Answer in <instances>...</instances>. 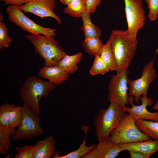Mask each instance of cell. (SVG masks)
Masks as SVG:
<instances>
[{
  "mask_svg": "<svg viewBox=\"0 0 158 158\" xmlns=\"http://www.w3.org/2000/svg\"><path fill=\"white\" fill-rule=\"evenodd\" d=\"M108 40L115 59L117 73L128 69L137 49V38L127 30H114Z\"/></svg>",
  "mask_w": 158,
  "mask_h": 158,
  "instance_id": "cell-1",
  "label": "cell"
},
{
  "mask_svg": "<svg viewBox=\"0 0 158 158\" xmlns=\"http://www.w3.org/2000/svg\"><path fill=\"white\" fill-rule=\"evenodd\" d=\"M56 85L37 76H30L25 81L20 91V97L24 104L39 116L40 100L47 97L55 89Z\"/></svg>",
  "mask_w": 158,
  "mask_h": 158,
  "instance_id": "cell-2",
  "label": "cell"
},
{
  "mask_svg": "<svg viewBox=\"0 0 158 158\" xmlns=\"http://www.w3.org/2000/svg\"><path fill=\"white\" fill-rule=\"evenodd\" d=\"M54 36L30 34L24 36L33 44L35 53L44 59V66L58 65L67 54L55 39Z\"/></svg>",
  "mask_w": 158,
  "mask_h": 158,
  "instance_id": "cell-3",
  "label": "cell"
},
{
  "mask_svg": "<svg viewBox=\"0 0 158 158\" xmlns=\"http://www.w3.org/2000/svg\"><path fill=\"white\" fill-rule=\"evenodd\" d=\"M126 113L123 108L113 102L107 109L99 110L94 120L98 141L109 140L111 132L120 123Z\"/></svg>",
  "mask_w": 158,
  "mask_h": 158,
  "instance_id": "cell-4",
  "label": "cell"
},
{
  "mask_svg": "<svg viewBox=\"0 0 158 158\" xmlns=\"http://www.w3.org/2000/svg\"><path fill=\"white\" fill-rule=\"evenodd\" d=\"M135 121L130 115L126 114L120 123L111 132L110 141L118 145L151 139L138 129Z\"/></svg>",
  "mask_w": 158,
  "mask_h": 158,
  "instance_id": "cell-5",
  "label": "cell"
},
{
  "mask_svg": "<svg viewBox=\"0 0 158 158\" xmlns=\"http://www.w3.org/2000/svg\"><path fill=\"white\" fill-rule=\"evenodd\" d=\"M22 116L18 129L12 139L14 141L30 140L41 135L44 132L40 124V117L24 103L22 107Z\"/></svg>",
  "mask_w": 158,
  "mask_h": 158,
  "instance_id": "cell-6",
  "label": "cell"
},
{
  "mask_svg": "<svg viewBox=\"0 0 158 158\" xmlns=\"http://www.w3.org/2000/svg\"><path fill=\"white\" fill-rule=\"evenodd\" d=\"M6 12L9 20L22 30L32 34H40L47 37L55 35L56 30L41 26L26 16L20 6L9 5Z\"/></svg>",
  "mask_w": 158,
  "mask_h": 158,
  "instance_id": "cell-7",
  "label": "cell"
},
{
  "mask_svg": "<svg viewBox=\"0 0 158 158\" xmlns=\"http://www.w3.org/2000/svg\"><path fill=\"white\" fill-rule=\"evenodd\" d=\"M129 73L128 69L117 73L111 76L108 86L109 102L116 103L123 109L126 105L130 104L131 97L128 94Z\"/></svg>",
  "mask_w": 158,
  "mask_h": 158,
  "instance_id": "cell-8",
  "label": "cell"
},
{
  "mask_svg": "<svg viewBox=\"0 0 158 158\" xmlns=\"http://www.w3.org/2000/svg\"><path fill=\"white\" fill-rule=\"evenodd\" d=\"M158 51V49L151 61L144 66L140 78L134 80L128 79V84L129 86L128 90V95L133 97L134 100L138 104H139L140 97L141 96L147 95L150 85L157 77L156 70L154 67V63L156 55Z\"/></svg>",
  "mask_w": 158,
  "mask_h": 158,
  "instance_id": "cell-9",
  "label": "cell"
},
{
  "mask_svg": "<svg viewBox=\"0 0 158 158\" xmlns=\"http://www.w3.org/2000/svg\"><path fill=\"white\" fill-rule=\"evenodd\" d=\"M128 25L127 30L133 37L137 38L139 31L144 26L145 13L141 0H124Z\"/></svg>",
  "mask_w": 158,
  "mask_h": 158,
  "instance_id": "cell-10",
  "label": "cell"
},
{
  "mask_svg": "<svg viewBox=\"0 0 158 158\" xmlns=\"http://www.w3.org/2000/svg\"><path fill=\"white\" fill-rule=\"evenodd\" d=\"M56 0H31L20 6L24 12L30 13L43 19L51 17L59 24L62 21L60 18L54 12Z\"/></svg>",
  "mask_w": 158,
  "mask_h": 158,
  "instance_id": "cell-11",
  "label": "cell"
},
{
  "mask_svg": "<svg viewBox=\"0 0 158 158\" xmlns=\"http://www.w3.org/2000/svg\"><path fill=\"white\" fill-rule=\"evenodd\" d=\"M130 96V104L131 107L125 106L124 109L126 112L130 115L135 121L143 119L158 121V112H150L147 109V106L152 105L153 101L151 98L147 97V95L141 96L139 100L141 101V104L135 105L133 103L134 97Z\"/></svg>",
  "mask_w": 158,
  "mask_h": 158,
  "instance_id": "cell-12",
  "label": "cell"
},
{
  "mask_svg": "<svg viewBox=\"0 0 158 158\" xmlns=\"http://www.w3.org/2000/svg\"><path fill=\"white\" fill-rule=\"evenodd\" d=\"M123 150L118 145L109 140H100L96 147L83 158H115Z\"/></svg>",
  "mask_w": 158,
  "mask_h": 158,
  "instance_id": "cell-13",
  "label": "cell"
},
{
  "mask_svg": "<svg viewBox=\"0 0 158 158\" xmlns=\"http://www.w3.org/2000/svg\"><path fill=\"white\" fill-rule=\"evenodd\" d=\"M55 140L54 137L49 135L40 140L34 145L33 158H51L55 152Z\"/></svg>",
  "mask_w": 158,
  "mask_h": 158,
  "instance_id": "cell-14",
  "label": "cell"
},
{
  "mask_svg": "<svg viewBox=\"0 0 158 158\" xmlns=\"http://www.w3.org/2000/svg\"><path fill=\"white\" fill-rule=\"evenodd\" d=\"M38 74L56 85H60L68 78V74L58 65L44 66L39 69Z\"/></svg>",
  "mask_w": 158,
  "mask_h": 158,
  "instance_id": "cell-15",
  "label": "cell"
},
{
  "mask_svg": "<svg viewBox=\"0 0 158 158\" xmlns=\"http://www.w3.org/2000/svg\"><path fill=\"white\" fill-rule=\"evenodd\" d=\"M124 150H134L152 155L158 152V140L152 139L118 145Z\"/></svg>",
  "mask_w": 158,
  "mask_h": 158,
  "instance_id": "cell-16",
  "label": "cell"
},
{
  "mask_svg": "<svg viewBox=\"0 0 158 158\" xmlns=\"http://www.w3.org/2000/svg\"><path fill=\"white\" fill-rule=\"evenodd\" d=\"M89 129V126H85L84 125L82 126V129L85 133V138L77 149L63 156L60 155V152L59 151H56L52 157L53 158H83L84 156L90 153L96 147L97 144H92L89 146L86 145L87 135Z\"/></svg>",
  "mask_w": 158,
  "mask_h": 158,
  "instance_id": "cell-17",
  "label": "cell"
},
{
  "mask_svg": "<svg viewBox=\"0 0 158 158\" xmlns=\"http://www.w3.org/2000/svg\"><path fill=\"white\" fill-rule=\"evenodd\" d=\"M82 56L81 52L71 55L67 54L61 60L58 66L68 74H73L78 70L77 64L80 61Z\"/></svg>",
  "mask_w": 158,
  "mask_h": 158,
  "instance_id": "cell-18",
  "label": "cell"
},
{
  "mask_svg": "<svg viewBox=\"0 0 158 158\" xmlns=\"http://www.w3.org/2000/svg\"><path fill=\"white\" fill-rule=\"evenodd\" d=\"M90 15L86 11L82 13L81 18L83 21V25L81 30L83 32L85 38L99 37H101L102 31L97 26L92 23L90 18Z\"/></svg>",
  "mask_w": 158,
  "mask_h": 158,
  "instance_id": "cell-19",
  "label": "cell"
},
{
  "mask_svg": "<svg viewBox=\"0 0 158 158\" xmlns=\"http://www.w3.org/2000/svg\"><path fill=\"white\" fill-rule=\"evenodd\" d=\"M135 122L142 132L154 140H158V121L139 119Z\"/></svg>",
  "mask_w": 158,
  "mask_h": 158,
  "instance_id": "cell-20",
  "label": "cell"
},
{
  "mask_svg": "<svg viewBox=\"0 0 158 158\" xmlns=\"http://www.w3.org/2000/svg\"><path fill=\"white\" fill-rule=\"evenodd\" d=\"M15 129L0 126V153L9 154V147L13 146L9 140V136L13 135L16 132Z\"/></svg>",
  "mask_w": 158,
  "mask_h": 158,
  "instance_id": "cell-21",
  "label": "cell"
},
{
  "mask_svg": "<svg viewBox=\"0 0 158 158\" xmlns=\"http://www.w3.org/2000/svg\"><path fill=\"white\" fill-rule=\"evenodd\" d=\"M84 51L90 55H97L104 45L99 37L85 38L82 43Z\"/></svg>",
  "mask_w": 158,
  "mask_h": 158,
  "instance_id": "cell-22",
  "label": "cell"
},
{
  "mask_svg": "<svg viewBox=\"0 0 158 158\" xmlns=\"http://www.w3.org/2000/svg\"><path fill=\"white\" fill-rule=\"evenodd\" d=\"M98 55L111 71L116 70V66L114 55L111 49L110 42L108 40L99 52Z\"/></svg>",
  "mask_w": 158,
  "mask_h": 158,
  "instance_id": "cell-23",
  "label": "cell"
},
{
  "mask_svg": "<svg viewBox=\"0 0 158 158\" xmlns=\"http://www.w3.org/2000/svg\"><path fill=\"white\" fill-rule=\"evenodd\" d=\"M86 0H73L64 8V12L74 18L81 17L85 11Z\"/></svg>",
  "mask_w": 158,
  "mask_h": 158,
  "instance_id": "cell-24",
  "label": "cell"
},
{
  "mask_svg": "<svg viewBox=\"0 0 158 158\" xmlns=\"http://www.w3.org/2000/svg\"><path fill=\"white\" fill-rule=\"evenodd\" d=\"M110 70L106 64L101 57L97 55L95 58L92 66L90 70V73L92 75L98 74L103 75Z\"/></svg>",
  "mask_w": 158,
  "mask_h": 158,
  "instance_id": "cell-25",
  "label": "cell"
},
{
  "mask_svg": "<svg viewBox=\"0 0 158 158\" xmlns=\"http://www.w3.org/2000/svg\"><path fill=\"white\" fill-rule=\"evenodd\" d=\"M0 16V49H1L9 47L12 40L8 36L6 26L2 22L3 17L1 13Z\"/></svg>",
  "mask_w": 158,
  "mask_h": 158,
  "instance_id": "cell-26",
  "label": "cell"
},
{
  "mask_svg": "<svg viewBox=\"0 0 158 158\" xmlns=\"http://www.w3.org/2000/svg\"><path fill=\"white\" fill-rule=\"evenodd\" d=\"M22 116V107H15L10 113L8 118V127L15 129L18 126Z\"/></svg>",
  "mask_w": 158,
  "mask_h": 158,
  "instance_id": "cell-27",
  "label": "cell"
},
{
  "mask_svg": "<svg viewBox=\"0 0 158 158\" xmlns=\"http://www.w3.org/2000/svg\"><path fill=\"white\" fill-rule=\"evenodd\" d=\"M16 106L6 102L0 106V126H8V118L10 112Z\"/></svg>",
  "mask_w": 158,
  "mask_h": 158,
  "instance_id": "cell-28",
  "label": "cell"
},
{
  "mask_svg": "<svg viewBox=\"0 0 158 158\" xmlns=\"http://www.w3.org/2000/svg\"><path fill=\"white\" fill-rule=\"evenodd\" d=\"M34 145H25L22 147H15V149L18 153L14 158H33Z\"/></svg>",
  "mask_w": 158,
  "mask_h": 158,
  "instance_id": "cell-29",
  "label": "cell"
},
{
  "mask_svg": "<svg viewBox=\"0 0 158 158\" xmlns=\"http://www.w3.org/2000/svg\"><path fill=\"white\" fill-rule=\"evenodd\" d=\"M149 9L148 17L151 21H155L158 18V0H146Z\"/></svg>",
  "mask_w": 158,
  "mask_h": 158,
  "instance_id": "cell-30",
  "label": "cell"
},
{
  "mask_svg": "<svg viewBox=\"0 0 158 158\" xmlns=\"http://www.w3.org/2000/svg\"><path fill=\"white\" fill-rule=\"evenodd\" d=\"M101 0H86L85 11L88 14L94 13L97 7L100 4Z\"/></svg>",
  "mask_w": 158,
  "mask_h": 158,
  "instance_id": "cell-31",
  "label": "cell"
},
{
  "mask_svg": "<svg viewBox=\"0 0 158 158\" xmlns=\"http://www.w3.org/2000/svg\"><path fill=\"white\" fill-rule=\"evenodd\" d=\"M128 151L131 158H149L151 156L138 151L129 150Z\"/></svg>",
  "mask_w": 158,
  "mask_h": 158,
  "instance_id": "cell-32",
  "label": "cell"
},
{
  "mask_svg": "<svg viewBox=\"0 0 158 158\" xmlns=\"http://www.w3.org/2000/svg\"><path fill=\"white\" fill-rule=\"evenodd\" d=\"M31 0H0L6 5L20 6L28 2Z\"/></svg>",
  "mask_w": 158,
  "mask_h": 158,
  "instance_id": "cell-33",
  "label": "cell"
},
{
  "mask_svg": "<svg viewBox=\"0 0 158 158\" xmlns=\"http://www.w3.org/2000/svg\"><path fill=\"white\" fill-rule=\"evenodd\" d=\"M73 0H60V2L66 6L69 4Z\"/></svg>",
  "mask_w": 158,
  "mask_h": 158,
  "instance_id": "cell-34",
  "label": "cell"
},
{
  "mask_svg": "<svg viewBox=\"0 0 158 158\" xmlns=\"http://www.w3.org/2000/svg\"><path fill=\"white\" fill-rule=\"evenodd\" d=\"M157 85L158 86V79L157 80ZM153 108L154 109L157 110L158 112V100L157 102L154 105Z\"/></svg>",
  "mask_w": 158,
  "mask_h": 158,
  "instance_id": "cell-35",
  "label": "cell"
}]
</instances>
